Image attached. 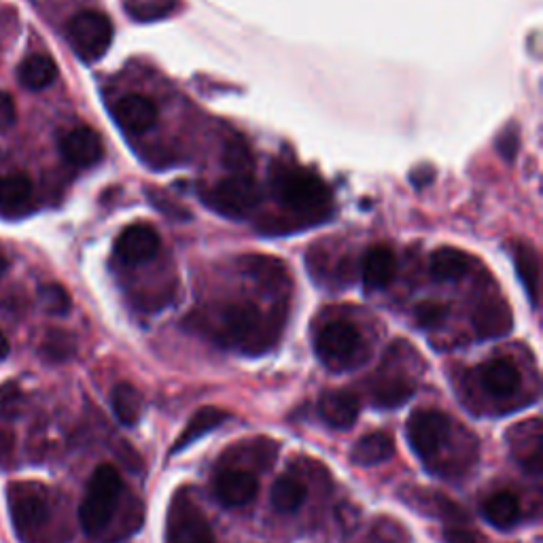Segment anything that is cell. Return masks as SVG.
<instances>
[{
	"mask_svg": "<svg viewBox=\"0 0 543 543\" xmlns=\"http://www.w3.org/2000/svg\"><path fill=\"white\" fill-rule=\"evenodd\" d=\"M17 121V109H15V100L7 94L0 92V134L9 132Z\"/></svg>",
	"mask_w": 543,
	"mask_h": 543,
	"instance_id": "cell-35",
	"label": "cell"
},
{
	"mask_svg": "<svg viewBox=\"0 0 543 543\" xmlns=\"http://www.w3.org/2000/svg\"><path fill=\"white\" fill-rule=\"evenodd\" d=\"M68 41L83 62H96L113 43V24L100 11H83L70 20Z\"/></svg>",
	"mask_w": 543,
	"mask_h": 543,
	"instance_id": "cell-7",
	"label": "cell"
},
{
	"mask_svg": "<svg viewBox=\"0 0 543 543\" xmlns=\"http://www.w3.org/2000/svg\"><path fill=\"white\" fill-rule=\"evenodd\" d=\"M499 151H501V155L505 157V160L507 162H514V157H516V151H518V134H516V130H510V128H507L505 132H503V136L499 138Z\"/></svg>",
	"mask_w": 543,
	"mask_h": 543,
	"instance_id": "cell-38",
	"label": "cell"
},
{
	"mask_svg": "<svg viewBox=\"0 0 543 543\" xmlns=\"http://www.w3.org/2000/svg\"><path fill=\"white\" fill-rule=\"evenodd\" d=\"M444 539L446 543H484V539L478 533L463 527H448L444 531Z\"/></svg>",
	"mask_w": 543,
	"mask_h": 543,
	"instance_id": "cell-37",
	"label": "cell"
},
{
	"mask_svg": "<svg viewBox=\"0 0 543 543\" xmlns=\"http://www.w3.org/2000/svg\"><path fill=\"white\" fill-rule=\"evenodd\" d=\"M121 495H124V480L119 471L109 463L98 465L87 482L85 497L79 507V522L87 537L100 539L111 529Z\"/></svg>",
	"mask_w": 543,
	"mask_h": 543,
	"instance_id": "cell-3",
	"label": "cell"
},
{
	"mask_svg": "<svg viewBox=\"0 0 543 543\" xmlns=\"http://www.w3.org/2000/svg\"><path fill=\"white\" fill-rule=\"evenodd\" d=\"M227 418H230V412H225L221 408H215V406L200 408L194 416L187 420V427L177 437V442H174L172 448L168 450V457H177L179 452H183L185 448H189L191 444L198 442L200 437H204L210 431H215L217 427H221Z\"/></svg>",
	"mask_w": 543,
	"mask_h": 543,
	"instance_id": "cell-17",
	"label": "cell"
},
{
	"mask_svg": "<svg viewBox=\"0 0 543 543\" xmlns=\"http://www.w3.org/2000/svg\"><path fill=\"white\" fill-rule=\"evenodd\" d=\"M115 121L130 134H147L157 124V107L145 96H126L115 104Z\"/></svg>",
	"mask_w": 543,
	"mask_h": 543,
	"instance_id": "cell-14",
	"label": "cell"
},
{
	"mask_svg": "<svg viewBox=\"0 0 543 543\" xmlns=\"http://www.w3.org/2000/svg\"><path fill=\"white\" fill-rule=\"evenodd\" d=\"M414 382L401 376H380L372 384V404L380 410H397L414 397Z\"/></svg>",
	"mask_w": 543,
	"mask_h": 543,
	"instance_id": "cell-19",
	"label": "cell"
},
{
	"mask_svg": "<svg viewBox=\"0 0 543 543\" xmlns=\"http://www.w3.org/2000/svg\"><path fill=\"white\" fill-rule=\"evenodd\" d=\"M314 350L329 370H350L363 363L367 355L361 331L348 321H331L323 325L314 338Z\"/></svg>",
	"mask_w": 543,
	"mask_h": 543,
	"instance_id": "cell-5",
	"label": "cell"
},
{
	"mask_svg": "<svg viewBox=\"0 0 543 543\" xmlns=\"http://www.w3.org/2000/svg\"><path fill=\"white\" fill-rule=\"evenodd\" d=\"M9 516L22 543H62L68 533L60 520L54 490L37 482H13L7 486Z\"/></svg>",
	"mask_w": 543,
	"mask_h": 543,
	"instance_id": "cell-1",
	"label": "cell"
},
{
	"mask_svg": "<svg viewBox=\"0 0 543 543\" xmlns=\"http://www.w3.org/2000/svg\"><path fill=\"white\" fill-rule=\"evenodd\" d=\"M111 408H113V414L121 425L134 427V425H138L140 416H143L145 401L134 384L119 382L111 393Z\"/></svg>",
	"mask_w": 543,
	"mask_h": 543,
	"instance_id": "cell-26",
	"label": "cell"
},
{
	"mask_svg": "<svg viewBox=\"0 0 543 543\" xmlns=\"http://www.w3.org/2000/svg\"><path fill=\"white\" fill-rule=\"evenodd\" d=\"M359 399L350 391H327L319 399V416L331 429H350L359 418Z\"/></svg>",
	"mask_w": 543,
	"mask_h": 543,
	"instance_id": "cell-15",
	"label": "cell"
},
{
	"mask_svg": "<svg viewBox=\"0 0 543 543\" xmlns=\"http://www.w3.org/2000/svg\"><path fill=\"white\" fill-rule=\"evenodd\" d=\"M15 465V435L0 427V467H13Z\"/></svg>",
	"mask_w": 543,
	"mask_h": 543,
	"instance_id": "cell-36",
	"label": "cell"
},
{
	"mask_svg": "<svg viewBox=\"0 0 543 543\" xmlns=\"http://www.w3.org/2000/svg\"><path fill=\"white\" fill-rule=\"evenodd\" d=\"M520 372L510 359H493L480 367V384L493 397L505 399L520 389Z\"/></svg>",
	"mask_w": 543,
	"mask_h": 543,
	"instance_id": "cell-16",
	"label": "cell"
},
{
	"mask_svg": "<svg viewBox=\"0 0 543 543\" xmlns=\"http://www.w3.org/2000/svg\"><path fill=\"white\" fill-rule=\"evenodd\" d=\"M446 314H448L446 306L437 304V302H423V304H418L416 310H414L416 323L423 329L440 327L446 321Z\"/></svg>",
	"mask_w": 543,
	"mask_h": 543,
	"instance_id": "cell-34",
	"label": "cell"
},
{
	"mask_svg": "<svg viewBox=\"0 0 543 543\" xmlns=\"http://www.w3.org/2000/svg\"><path fill=\"white\" fill-rule=\"evenodd\" d=\"M514 264L516 272L522 280L524 291L529 293L533 306H537V297H539V257L531 249V244H516L514 247Z\"/></svg>",
	"mask_w": 543,
	"mask_h": 543,
	"instance_id": "cell-28",
	"label": "cell"
},
{
	"mask_svg": "<svg viewBox=\"0 0 543 543\" xmlns=\"http://www.w3.org/2000/svg\"><path fill=\"white\" fill-rule=\"evenodd\" d=\"M62 155L68 164H73L77 168H90L94 164H98L104 155V147L102 140L98 136V132H94L92 128H75L70 130L60 143Z\"/></svg>",
	"mask_w": 543,
	"mask_h": 543,
	"instance_id": "cell-12",
	"label": "cell"
},
{
	"mask_svg": "<svg viewBox=\"0 0 543 543\" xmlns=\"http://www.w3.org/2000/svg\"><path fill=\"white\" fill-rule=\"evenodd\" d=\"M39 300H41V306L49 314H56V317H64V314L70 310V295L66 293L64 287L56 283L39 287Z\"/></svg>",
	"mask_w": 543,
	"mask_h": 543,
	"instance_id": "cell-32",
	"label": "cell"
},
{
	"mask_svg": "<svg viewBox=\"0 0 543 543\" xmlns=\"http://www.w3.org/2000/svg\"><path fill=\"white\" fill-rule=\"evenodd\" d=\"M242 270L249 276H253L259 285H264L270 291L287 287V270L278 259L266 257V255H249L242 257Z\"/></svg>",
	"mask_w": 543,
	"mask_h": 543,
	"instance_id": "cell-23",
	"label": "cell"
},
{
	"mask_svg": "<svg viewBox=\"0 0 543 543\" xmlns=\"http://www.w3.org/2000/svg\"><path fill=\"white\" fill-rule=\"evenodd\" d=\"M7 257L3 255V253H0V278H3L5 276V272H7Z\"/></svg>",
	"mask_w": 543,
	"mask_h": 543,
	"instance_id": "cell-40",
	"label": "cell"
},
{
	"mask_svg": "<svg viewBox=\"0 0 543 543\" xmlns=\"http://www.w3.org/2000/svg\"><path fill=\"white\" fill-rule=\"evenodd\" d=\"M261 202V189L253 174H232L208 194V204L225 217H247Z\"/></svg>",
	"mask_w": 543,
	"mask_h": 543,
	"instance_id": "cell-9",
	"label": "cell"
},
{
	"mask_svg": "<svg viewBox=\"0 0 543 543\" xmlns=\"http://www.w3.org/2000/svg\"><path fill=\"white\" fill-rule=\"evenodd\" d=\"M177 0H126V13L134 22L149 24L177 11Z\"/></svg>",
	"mask_w": 543,
	"mask_h": 543,
	"instance_id": "cell-29",
	"label": "cell"
},
{
	"mask_svg": "<svg viewBox=\"0 0 543 543\" xmlns=\"http://www.w3.org/2000/svg\"><path fill=\"white\" fill-rule=\"evenodd\" d=\"M168 543H217L213 529L189 490L174 493L166 518Z\"/></svg>",
	"mask_w": 543,
	"mask_h": 543,
	"instance_id": "cell-6",
	"label": "cell"
},
{
	"mask_svg": "<svg viewBox=\"0 0 543 543\" xmlns=\"http://www.w3.org/2000/svg\"><path fill=\"white\" fill-rule=\"evenodd\" d=\"M223 160H225V166L232 170V174H240V177L253 174V155H251L249 147L244 143H238V140L227 143Z\"/></svg>",
	"mask_w": 543,
	"mask_h": 543,
	"instance_id": "cell-31",
	"label": "cell"
},
{
	"mask_svg": "<svg viewBox=\"0 0 543 543\" xmlns=\"http://www.w3.org/2000/svg\"><path fill=\"white\" fill-rule=\"evenodd\" d=\"M270 501L274 505V510L280 514L297 512L306 501V486L289 474L280 476L272 486Z\"/></svg>",
	"mask_w": 543,
	"mask_h": 543,
	"instance_id": "cell-27",
	"label": "cell"
},
{
	"mask_svg": "<svg viewBox=\"0 0 543 543\" xmlns=\"http://www.w3.org/2000/svg\"><path fill=\"white\" fill-rule=\"evenodd\" d=\"M9 353H11V344L3 331H0V361H5L9 357Z\"/></svg>",
	"mask_w": 543,
	"mask_h": 543,
	"instance_id": "cell-39",
	"label": "cell"
},
{
	"mask_svg": "<svg viewBox=\"0 0 543 543\" xmlns=\"http://www.w3.org/2000/svg\"><path fill=\"white\" fill-rule=\"evenodd\" d=\"M77 353V340L64 329H51L41 344V355L51 363L68 361Z\"/></svg>",
	"mask_w": 543,
	"mask_h": 543,
	"instance_id": "cell-30",
	"label": "cell"
},
{
	"mask_svg": "<svg viewBox=\"0 0 543 543\" xmlns=\"http://www.w3.org/2000/svg\"><path fill=\"white\" fill-rule=\"evenodd\" d=\"M285 325V310L264 314L251 302L227 304L221 310L219 340L244 355H264L276 344Z\"/></svg>",
	"mask_w": 543,
	"mask_h": 543,
	"instance_id": "cell-2",
	"label": "cell"
},
{
	"mask_svg": "<svg viewBox=\"0 0 543 543\" xmlns=\"http://www.w3.org/2000/svg\"><path fill=\"white\" fill-rule=\"evenodd\" d=\"M162 238L149 223L128 225L115 240V255L128 266L147 264L160 253Z\"/></svg>",
	"mask_w": 543,
	"mask_h": 543,
	"instance_id": "cell-10",
	"label": "cell"
},
{
	"mask_svg": "<svg viewBox=\"0 0 543 543\" xmlns=\"http://www.w3.org/2000/svg\"><path fill=\"white\" fill-rule=\"evenodd\" d=\"M17 77L28 90L39 92L58 79V66L45 54H30L17 68Z\"/></svg>",
	"mask_w": 543,
	"mask_h": 543,
	"instance_id": "cell-24",
	"label": "cell"
},
{
	"mask_svg": "<svg viewBox=\"0 0 543 543\" xmlns=\"http://www.w3.org/2000/svg\"><path fill=\"white\" fill-rule=\"evenodd\" d=\"M471 268V259L467 253L452 249V247H442L437 249L431 255L429 261V270L431 276L440 283H450V280H461Z\"/></svg>",
	"mask_w": 543,
	"mask_h": 543,
	"instance_id": "cell-25",
	"label": "cell"
},
{
	"mask_svg": "<svg viewBox=\"0 0 543 543\" xmlns=\"http://www.w3.org/2000/svg\"><path fill=\"white\" fill-rule=\"evenodd\" d=\"M482 516L497 529H512L520 520V501L510 490H499L484 501Z\"/></svg>",
	"mask_w": 543,
	"mask_h": 543,
	"instance_id": "cell-22",
	"label": "cell"
},
{
	"mask_svg": "<svg viewBox=\"0 0 543 543\" xmlns=\"http://www.w3.org/2000/svg\"><path fill=\"white\" fill-rule=\"evenodd\" d=\"M395 454V442L387 433H367L350 450V461L359 467H372L387 463Z\"/></svg>",
	"mask_w": 543,
	"mask_h": 543,
	"instance_id": "cell-20",
	"label": "cell"
},
{
	"mask_svg": "<svg viewBox=\"0 0 543 543\" xmlns=\"http://www.w3.org/2000/svg\"><path fill=\"white\" fill-rule=\"evenodd\" d=\"M474 327L482 340L503 338L512 331V308L501 297H488L474 310Z\"/></svg>",
	"mask_w": 543,
	"mask_h": 543,
	"instance_id": "cell-13",
	"label": "cell"
},
{
	"mask_svg": "<svg viewBox=\"0 0 543 543\" xmlns=\"http://www.w3.org/2000/svg\"><path fill=\"white\" fill-rule=\"evenodd\" d=\"M450 418L440 410H416L406 425V437L423 463H431L450 435Z\"/></svg>",
	"mask_w": 543,
	"mask_h": 543,
	"instance_id": "cell-8",
	"label": "cell"
},
{
	"mask_svg": "<svg viewBox=\"0 0 543 543\" xmlns=\"http://www.w3.org/2000/svg\"><path fill=\"white\" fill-rule=\"evenodd\" d=\"M272 185L276 198L295 213L323 217L331 204L329 187L302 168H276Z\"/></svg>",
	"mask_w": 543,
	"mask_h": 543,
	"instance_id": "cell-4",
	"label": "cell"
},
{
	"mask_svg": "<svg viewBox=\"0 0 543 543\" xmlns=\"http://www.w3.org/2000/svg\"><path fill=\"white\" fill-rule=\"evenodd\" d=\"M397 274V259L389 247H372L363 257V285L370 291L387 289Z\"/></svg>",
	"mask_w": 543,
	"mask_h": 543,
	"instance_id": "cell-18",
	"label": "cell"
},
{
	"mask_svg": "<svg viewBox=\"0 0 543 543\" xmlns=\"http://www.w3.org/2000/svg\"><path fill=\"white\" fill-rule=\"evenodd\" d=\"M32 202V183L24 172H13L0 179V213H24Z\"/></svg>",
	"mask_w": 543,
	"mask_h": 543,
	"instance_id": "cell-21",
	"label": "cell"
},
{
	"mask_svg": "<svg viewBox=\"0 0 543 543\" xmlns=\"http://www.w3.org/2000/svg\"><path fill=\"white\" fill-rule=\"evenodd\" d=\"M24 408V395L22 389L15 382L0 384V418L15 420L22 414Z\"/></svg>",
	"mask_w": 543,
	"mask_h": 543,
	"instance_id": "cell-33",
	"label": "cell"
},
{
	"mask_svg": "<svg viewBox=\"0 0 543 543\" xmlns=\"http://www.w3.org/2000/svg\"><path fill=\"white\" fill-rule=\"evenodd\" d=\"M259 493V480L249 469L227 467L215 476V495L225 507L249 505Z\"/></svg>",
	"mask_w": 543,
	"mask_h": 543,
	"instance_id": "cell-11",
	"label": "cell"
}]
</instances>
